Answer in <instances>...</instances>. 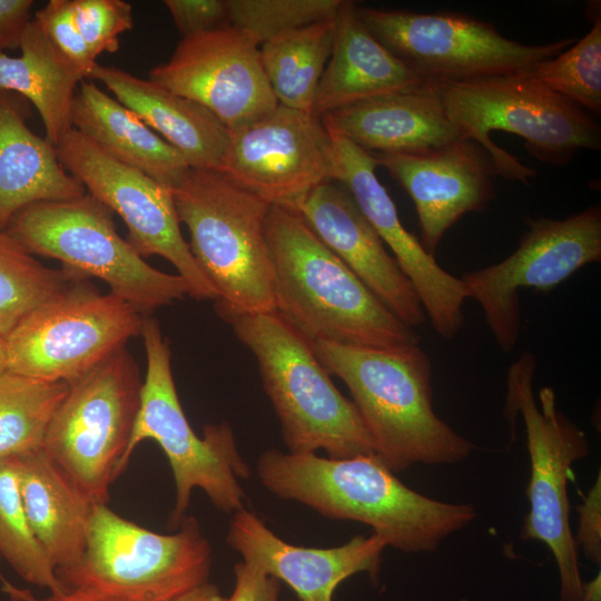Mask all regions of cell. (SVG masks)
<instances>
[{
	"label": "cell",
	"instance_id": "cell-1",
	"mask_svg": "<svg viewBox=\"0 0 601 601\" xmlns=\"http://www.w3.org/2000/svg\"><path fill=\"white\" fill-rule=\"evenodd\" d=\"M264 487L324 518L366 524L387 546L435 551L476 518L472 504L449 503L406 486L376 454L343 459L268 450L257 461Z\"/></svg>",
	"mask_w": 601,
	"mask_h": 601
},
{
	"label": "cell",
	"instance_id": "cell-2",
	"mask_svg": "<svg viewBox=\"0 0 601 601\" xmlns=\"http://www.w3.org/2000/svg\"><path fill=\"white\" fill-rule=\"evenodd\" d=\"M268 246L275 313L309 344L396 347L418 344L398 319L292 208L270 206Z\"/></svg>",
	"mask_w": 601,
	"mask_h": 601
},
{
	"label": "cell",
	"instance_id": "cell-3",
	"mask_svg": "<svg viewBox=\"0 0 601 601\" xmlns=\"http://www.w3.org/2000/svg\"><path fill=\"white\" fill-rule=\"evenodd\" d=\"M311 346L328 374L347 386L375 454L392 472L453 464L472 453L473 444L433 408L432 364L418 344Z\"/></svg>",
	"mask_w": 601,
	"mask_h": 601
},
{
	"label": "cell",
	"instance_id": "cell-4",
	"mask_svg": "<svg viewBox=\"0 0 601 601\" xmlns=\"http://www.w3.org/2000/svg\"><path fill=\"white\" fill-rule=\"evenodd\" d=\"M434 85L461 138L480 145L505 179L526 184L535 170L494 144L493 130L520 136L533 157L558 166L580 149L601 147V127L592 116L529 71Z\"/></svg>",
	"mask_w": 601,
	"mask_h": 601
},
{
	"label": "cell",
	"instance_id": "cell-5",
	"mask_svg": "<svg viewBox=\"0 0 601 601\" xmlns=\"http://www.w3.org/2000/svg\"><path fill=\"white\" fill-rule=\"evenodd\" d=\"M171 191L191 254L216 292L218 315L230 323L275 313L265 236L270 206L219 170L190 168Z\"/></svg>",
	"mask_w": 601,
	"mask_h": 601
},
{
	"label": "cell",
	"instance_id": "cell-6",
	"mask_svg": "<svg viewBox=\"0 0 601 601\" xmlns=\"http://www.w3.org/2000/svg\"><path fill=\"white\" fill-rule=\"evenodd\" d=\"M230 324L257 361L289 453L324 450L332 459L375 454L354 404L298 332L276 313L243 315Z\"/></svg>",
	"mask_w": 601,
	"mask_h": 601
},
{
	"label": "cell",
	"instance_id": "cell-7",
	"mask_svg": "<svg viewBox=\"0 0 601 601\" xmlns=\"http://www.w3.org/2000/svg\"><path fill=\"white\" fill-rule=\"evenodd\" d=\"M141 336L147 373L140 392V405L126 452V463L146 439L156 441L171 467L176 497L169 524L178 528L186 518L191 493L203 490L213 505L234 514L244 509L246 494L240 484L250 469L240 455L233 430L226 422L208 424L199 437L190 426L177 394L169 342L157 319L147 315Z\"/></svg>",
	"mask_w": 601,
	"mask_h": 601
},
{
	"label": "cell",
	"instance_id": "cell-8",
	"mask_svg": "<svg viewBox=\"0 0 601 601\" xmlns=\"http://www.w3.org/2000/svg\"><path fill=\"white\" fill-rule=\"evenodd\" d=\"M4 231L31 255L58 259L82 276L102 279L112 295L142 315L189 295L184 278L150 266L118 234L112 211L87 191L29 205Z\"/></svg>",
	"mask_w": 601,
	"mask_h": 601
},
{
	"label": "cell",
	"instance_id": "cell-9",
	"mask_svg": "<svg viewBox=\"0 0 601 601\" xmlns=\"http://www.w3.org/2000/svg\"><path fill=\"white\" fill-rule=\"evenodd\" d=\"M536 358L524 352L506 374L504 416L521 414L525 424L531 475L526 487L530 511L521 530L523 540L548 545L558 565L560 600L583 601L578 548L570 526L568 482L575 461L589 454L587 435L556 406L552 387H541L535 397Z\"/></svg>",
	"mask_w": 601,
	"mask_h": 601
},
{
	"label": "cell",
	"instance_id": "cell-10",
	"mask_svg": "<svg viewBox=\"0 0 601 601\" xmlns=\"http://www.w3.org/2000/svg\"><path fill=\"white\" fill-rule=\"evenodd\" d=\"M141 386L124 346L69 383L48 424L41 447L95 504H107L110 485L127 467Z\"/></svg>",
	"mask_w": 601,
	"mask_h": 601
},
{
	"label": "cell",
	"instance_id": "cell-11",
	"mask_svg": "<svg viewBox=\"0 0 601 601\" xmlns=\"http://www.w3.org/2000/svg\"><path fill=\"white\" fill-rule=\"evenodd\" d=\"M161 534L96 504L78 565L58 573L68 587L85 585L120 601H171L208 582L211 548L194 516Z\"/></svg>",
	"mask_w": 601,
	"mask_h": 601
},
{
	"label": "cell",
	"instance_id": "cell-12",
	"mask_svg": "<svg viewBox=\"0 0 601 601\" xmlns=\"http://www.w3.org/2000/svg\"><path fill=\"white\" fill-rule=\"evenodd\" d=\"M367 30L423 81L461 82L518 73L575 42L565 38L528 46L503 37L493 24L459 12L355 8Z\"/></svg>",
	"mask_w": 601,
	"mask_h": 601
},
{
	"label": "cell",
	"instance_id": "cell-13",
	"mask_svg": "<svg viewBox=\"0 0 601 601\" xmlns=\"http://www.w3.org/2000/svg\"><path fill=\"white\" fill-rule=\"evenodd\" d=\"M145 316L85 280L33 309L10 332L7 368L69 384L141 335Z\"/></svg>",
	"mask_w": 601,
	"mask_h": 601
},
{
	"label": "cell",
	"instance_id": "cell-14",
	"mask_svg": "<svg viewBox=\"0 0 601 601\" xmlns=\"http://www.w3.org/2000/svg\"><path fill=\"white\" fill-rule=\"evenodd\" d=\"M518 248L500 263L462 275L499 347L510 353L521 328L520 290H551L582 267L601 260V208L563 219H528Z\"/></svg>",
	"mask_w": 601,
	"mask_h": 601
},
{
	"label": "cell",
	"instance_id": "cell-15",
	"mask_svg": "<svg viewBox=\"0 0 601 601\" xmlns=\"http://www.w3.org/2000/svg\"><path fill=\"white\" fill-rule=\"evenodd\" d=\"M56 151L85 190L121 217L128 243L142 258L161 256L184 278L189 296L215 300L216 292L181 234L171 189L111 157L73 128L61 137Z\"/></svg>",
	"mask_w": 601,
	"mask_h": 601
},
{
	"label": "cell",
	"instance_id": "cell-16",
	"mask_svg": "<svg viewBox=\"0 0 601 601\" xmlns=\"http://www.w3.org/2000/svg\"><path fill=\"white\" fill-rule=\"evenodd\" d=\"M229 132L220 171L269 206L297 209L315 187L332 180L331 136L309 112L278 105Z\"/></svg>",
	"mask_w": 601,
	"mask_h": 601
},
{
	"label": "cell",
	"instance_id": "cell-17",
	"mask_svg": "<svg viewBox=\"0 0 601 601\" xmlns=\"http://www.w3.org/2000/svg\"><path fill=\"white\" fill-rule=\"evenodd\" d=\"M259 47L234 26L185 37L167 62L149 71L148 79L203 105L233 131L278 106Z\"/></svg>",
	"mask_w": 601,
	"mask_h": 601
},
{
	"label": "cell",
	"instance_id": "cell-18",
	"mask_svg": "<svg viewBox=\"0 0 601 601\" xmlns=\"http://www.w3.org/2000/svg\"><path fill=\"white\" fill-rule=\"evenodd\" d=\"M328 132L332 180L347 188L384 245L390 247L434 331L443 338H453L464 324L463 305L469 298L464 283L444 270L403 226L394 201L376 176V158L346 138Z\"/></svg>",
	"mask_w": 601,
	"mask_h": 601
},
{
	"label": "cell",
	"instance_id": "cell-19",
	"mask_svg": "<svg viewBox=\"0 0 601 601\" xmlns=\"http://www.w3.org/2000/svg\"><path fill=\"white\" fill-rule=\"evenodd\" d=\"M372 155L412 198L421 244L433 256L453 224L467 213L483 210L494 196L493 161L470 139L422 152Z\"/></svg>",
	"mask_w": 601,
	"mask_h": 601
},
{
	"label": "cell",
	"instance_id": "cell-20",
	"mask_svg": "<svg viewBox=\"0 0 601 601\" xmlns=\"http://www.w3.org/2000/svg\"><path fill=\"white\" fill-rule=\"evenodd\" d=\"M295 210L398 319L412 328L426 321L412 283L346 187L335 180L325 181Z\"/></svg>",
	"mask_w": 601,
	"mask_h": 601
},
{
	"label": "cell",
	"instance_id": "cell-21",
	"mask_svg": "<svg viewBox=\"0 0 601 601\" xmlns=\"http://www.w3.org/2000/svg\"><path fill=\"white\" fill-rule=\"evenodd\" d=\"M226 542L244 562L285 582L299 601H332L339 583L359 572L376 578L387 546L374 533L334 548L297 546L278 538L245 508L231 514Z\"/></svg>",
	"mask_w": 601,
	"mask_h": 601
},
{
	"label": "cell",
	"instance_id": "cell-22",
	"mask_svg": "<svg viewBox=\"0 0 601 601\" xmlns=\"http://www.w3.org/2000/svg\"><path fill=\"white\" fill-rule=\"evenodd\" d=\"M321 120L370 154L422 152L462 139L432 82L332 110Z\"/></svg>",
	"mask_w": 601,
	"mask_h": 601
},
{
	"label": "cell",
	"instance_id": "cell-23",
	"mask_svg": "<svg viewBox=\"0 0 601 601\" xmlns=\"http://www.w3.org/2000/svg\"><path fill=\"white\" fill-rule=\"evenodd\" d=\"M89 78L104 83L190 168L221 170L230 132L206 107L112 66L97 62Z\"/></svg>",
	"mask_w": 601,
	"mask_h": 601
},
{
	"label": "cell",
	"instance_id": "cell-24",
	"mask_svg": "<svg viewBox=\"0 0 601 601\" xmlns=\"http://www.w3.org/2000/svg\"><path fill=\"white\" fill-rule=\"evenodd\" d=\"M28 101L0 91V231L24 207L86 193L60 164L56 146L27 125Z\"/></svg>",
	"mask_w": 601,
	"mask_h": 601
},
{
	"label": "cell",
	"instance_id": "cell-25",
	"mask_svg": "<svg viewBox=\"0 0 601 601\" xmlns=\"http://www.w3.org/2000/svg\"><path fill=\"white\" fill-rule=\"evenodd\" d=\"M346 1L337 20L331 58L318 82L312 115L325 114L377 96L424 83L362 23Z\"/></svg>",
	"mask_w": 601,
	"mask_h": 601
},
{
	"label": "cell",
	"instance_id": "cell-26",
	"mask_svg": "<svg viewBox=\"0 0 601 601\" xmlns=\"http://www.w3.org/2000/svg\"><path fill=\"white\" fill-rule=\"evenodd\" d=\"M19 485L30 526L57 574L79 564L96 504L42 447L18 456Z\"/></svg>",
	"mask_w": 601,
	"mask_h": 601
},
{
	"label": "cell",
	"instance_id": "cell-27",
	"mask_svg": "<svg viewBox=\"0 0 601 601\" xmlns=\"http://www.w3.org/2000/svg\"><path fill=\"white\" fill-rule=\"evenodd\" d=\"M71 126L111 157L171 190L190 169L177 149L92 81L80 82L72 104Z\"/></svg>",
	"mask_w": 601,
	"mask_h": 601
},
{
	"label": "cell",
	"instance_id": "cell-28",
	"mask_svg": "<svg viewBox=\"0 0 601 601\" xmlns=\"http://www.w3.org/2000/svg\"><path fill=\"white\" fill-rule=\"evenodd\" d=\"M21 55L0 52V91L23 97L38 110L46 139L57 145L71 126V109L82 73L52 45L32 18L22 36Z\"/></svg>",
	"mask_w": 601,
	"mask_h": 601
},
{
	"label": "cell",
	"instance_id": "cell-29",
	"mask_svg": "<svg viewBox=\"0 0 601 601\" xmlns=\"http://www.w3.org/2000/svg\"><path fill=\"white\" fill-rule=\"evenodd\" d=\"M337 20L316 22L260 45L263 69L278 105L312 112L318 82L333 52Z\"/></svg>",
	"mask_w": 601,
	"mask_h": 601
},
{
	"label": "cell",
	"instance_id": "cell-30",
	"mask_svg": "<svg viewBox=\"0 0 601 601\" xmlns=\"http://www.w3.org/2000/svg\"><path fill=\"white\" fill-rule=\"evenodd\" d=\"M88 277L62 266H43L6 231H0V335L10 332L33 309Z\"/></svg>",
	"mask_w": 601,
	"mask_h": 601
},
{
	"label": "cell",
	"instance_id": "cell-31",
	"mask_svg": "<svg viewBox=\"0 0 601 601\" xmlns=\"http://www.w3.org/2000/svg\"><path fill=\"white\" fill-rule=\"evenodd\" d=\"M68 388L66 382L0 371V460L42 446L48 424Z\"/></svg>",
	"mask_w": 601,
	"mask_h": 601
},
{
	"label": "cell",
	"instance_id": "cell-32",
	"mask_svg": "<svg viewBox=\"0 0 601 601\" xmlns=\"http://www.w3.org/2000/svg\"><path fill=\"white\" fill-rule=\"evenodd\" d=\"M0 556L27 583L50 593L66 588L28 521L20 493L18 456L0 460Z\"/></svg>",
	"mask_w": 601,
	"mask_h": 601
},
{
	"label": "cell",
	"instance_id": "cell-33",
	"mask_svg": "<svg viewBox=\"0 0 601 601\" xmlns=\"http://www.w3.org/2000/svg\"><path fill=\"white\" fill-rule=\"evenodd\" d=\"M529 73L585 111L601 114V19L558 56L536 63Z\"/></svg>",
	"mask_w": 601,
	"mask_h": 601
},
{
	"label": "cell",
	"instance_id": "cell-34",
	"mask_svg": "<svg viewBox=\"0 0 601 601\" xmlns=\"http://www.w3.org/2000/svg\"><path fill=\"white\" fill-rule=\"evenodd\" d=\"M344 0H227L229 22L259 45L339 16Z\"/></svg>",
	"mask_w": 601,
	"mask_h": 601
},
{
	"label": "cell",
	"instance_id": "cell-35",
	"mask_svg": "<svg viewBox=\"0 0 601 601\" xmlns=\"http://www.w3.org/2000/svg\"><path fill=\"white\" fill-rule=\"evenodd\" d=\"M76 21L91 56L119 49L120 36L134 27L132 7L122 0H72Z\"/></svg>",
	"mask_w": 601,
	"mask_h": 601
},
{
	"label": "cell",
	"instance_id": "cell-36",
	"mask_svg": "<svg viewBox=\"0 0 601 601\" xmlns=\"http://www.w3.org/2000/svg\"><path fill=\"white\" fill-rule=\"evenodd\" d=\"M52 45L85 78H89L96 59L78 28L72 0H50L33 17Z\"/></svg>",
	"mask_w": 601,
	"mask_h": 601
},
{
	"label": "cell",
	"instance_id": "cell-37",
	"mask_svg": "<svg viewBox=\"0 0 601 601\" xmlns=\"http://www.w3.org/2000/svg\"><path fill=\"white\" fill-rule=\"evenodd\" d=\"M183 38L230 26L227 0H165Z\"/></svg>",
	"mask_w": 601,
	"mask_h": 601
},
{
	"label": "cell",
	"instance_id": "cell-38",
	"mask_svg": "<svg viewBox=\"0 0 601 601\" xmlns=\"http://www.w3.org/2000/svg\"><path fill=\"white\" fill-rule=\"evenodd\" d=\"M579 512V526L573 535L577 548L595 564L601 560V479L600 473L593 486L577 508Z\"/></svg>",
	"mask_w": 601,
	"mask_h": 601
},
{
	"label": "cell",
	"instance_id": "cell-39",
	"mask_svg": "<svg viewBox=\"0 0 601 601\" xmlns=\"http://www.w3.org/2000/svg\"><path fill=\"white\" fill-rule=\"evenodd\" d=\"M235 587L227 601H278L280 581L249 562L234 566Z\"/></svg>",
	"mask_w": 601,
	"mask_h": 601
},
{
	"label": "cell",
	"instance_id": "cell-40",
	"mask_svg": "<svg viewBox=\"0 0 601 601\" xmlns=\"http://www.w3.org/2000/svg\"><path fill=\"white\" fill-rule=\"evenodd\" d=\"M32 7V0H0V52L20 47Z\"/></svg>",
	"mask_w": 601,
	"mask_h": 601
},
{
	"label": "cell",
	"instance_id": "cell-41",
	"mask_svg": "<svg viewBox=\"0 0 601 601\" xmlns=\"http://www.w3.org/2000/svg\"><path fill=\"white\" fill-rule=\"evenodd\" d=\"M2 582L3 591L14 601H120L105 592L85 585H66L62 591L37 599L29 590L18 589L4 580Z\"/></svg>",
	"mask_w": 601,
	"mask_h": 601
},
{
	"label": "cell",
	"instance_id": "cell-42",
	"mask_svg": "<svg viewBox=\"0 0 601 601\" xmlns=\"http://www.w3.org/2000/svg\"><path fill=\"white\" fill-rule=\"evenodd\" d=\"M171 601H227V598L223 597L216 584L206 582Z\"/></svg>",
	"mask_w": 601,
	"mask_h": 601
},
{
	"label": "cell",
	"instance_id": "cell-43",
	"mask_svg": "<svg viewBox=\"0 0 601 601\" xmlns=\"http://www.w3.org/2000/svg\"><path fill=\"white\" fill-rule=\"evenodd\" d=\"M7 368L6 338L0 335V371Z\"/></svg>",
	"mask_w": 601,
	"mask_h": 601
},
{
	"label": "cell",
	"instance_id": "cell-44",
	"mask_svg": "<svg viewBox=\"0 0 601 601\" xmlns=\"http://www.w3.org/2000/svg\"><path fill=\"white\" fill-rule=\"evenodd\" d=\"M287 601H299V600H287Z\"/></svg>",
	"mask_w": 601,
	"mask_h": 601
},
{
	"label": "cell",
	"instance_id": "cell-45",
	"mask_svg": "<svg viewBox=\"0 0 601 601\" xmlns=\"http://www.w3.org/2000/svg\"><path fill=\"white\" fill-rule=\"evenodd\" d=\"M0 560H1V556H0Z\"/></svg>",
	"mask_w": 601,
	"mask_h": 601
}]
</instances>
